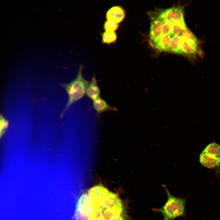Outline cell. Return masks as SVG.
Masks as SVG:
<instances>
[{
    "label": "cell",
    "mask_w": 220,
    "mask_h": 220,
    "mask_svg": "<svg viewBox=\"0 0 220 220\" xmlns=\"http://www.w3.org/2000/svg\"><path fill=\"white\" fill-rule=\"evenodd\" d=\"M161 16L172 26L184 20L182 8L180 6L172 7L164 9L160 13Z\"/></svg>",
    "instance_id": "cell-4"
},
{
    "label": "cell",
    "mask_w": 220,
    "mask_h": 220,
    "mask_svg": "<svg viewBox=\"0 0 220 220\" xmlns=\"http://www.w3.org/2000/svg\"><path fill=\"white\" fill-rule=\"evenodd\" d=\"M186 27L184 20L172 25L171 33L174 35H181Z\"/></svg>",
    "instance_id": "cell-15"
},
{
    "label": "cell",
    "mask_w": 220,
    "mask_h": 220,
    "mask_svg": "<svg viewBox=\"0 0 220 220\" xmlns=\"http://www.w3.org/2000/svg\"><path fill=\"white\" fill-rule=\"evenodd\" d=\"M102 37L103 43L110 45L115 43L117 36L115 32L105 31L102 33Z\"/></svg>",
    "instance_id": "cell-14"
},
{
    "label": "cell",
    "mask_w": 220,
    "mask_h": 220,
    "mask_svg": "<svg viewBox=\"0 0 220 220\" xmlns=\"http://www.w3.org/2000/svg\"><path fill=\"white\" fill-rule=\"evenodd\" d=\"M149 38L150 44L158 40L163 35V22L159 15L154 18H151Z\"/></svg>",
    "instance_id": "cell-5"
},
{
    "label": "cell",
    "mask_w": 220,
    "mask_h": 220,
    "mask_svg": "<svg viewBox=\"0 0 220 220\" xmlns=\"http://www.w3.org/2000/svg\"><path fill=\"white\" fill-rule=\"evenodd\" d=\"M93 106L99 114L109 111H117L116 108L109 106L104 100L100 97L93 101Z\"/></svg>",
    "instance_id": "cell-11"
},
{
    "label": "cell",
    "mask_w": 220,
    "mask_h": 220,
    "mask_svg": "<svg viewBox=\"0 0 220 220\" xmlns=\"http://www.w3.org/2000/svg\"><path fill=\"white\" fill-rule=\"evenodd\" d=\"M163 186L167 194V201L161 207L154 208L152 210L161 213L163 217V220H173L178 217L184 216L185 214V198L174 196L170 192L166 185H163Z\"/></svg>",
    "instance_id": "cell-2"
},
{
    "label": "cell",
    "mask_w": 220,
    "mask_h": 220,
    "mask_svg": "<svg viewBox=\"0 0 220 220\" xmlns=\"http://www.w3.org/2000/svg\"><path fill=\"white\" fill-rule=\"evenodd\" d=\"M172 26L164 19L163 21V35L169 34L171 33Z\"/></svg>",
    "instance_id": "cell-18"
},
{
    "label": "cell",
    "mask_w": 220,
    "mask_h": 220,
    "mask_svg": "<svg viewBox=\"0 0 220 220\" xmlns=\"http://www.w3.org/2000/svg\"><path fill=\"white\" fill-rule=\"evenodd\" d=\"M199 161L203 166L220 171V158L202 152L200 156Z\"/></svg>",
    "instance_id": "cell-7"
},
{
    "label": "cell",
    "mask_w": 220,
    "mask_h": 220,
    "mask_svg": "<svg viewBox=\"0 0 220 220\" xmlns=\"http://www.w3.org/2000/svg\"><path fill=\"white\" fill-rule=\"evenodd\" d=\"M202 152L220 159V145L215 142L209 144Z\"/></svg>",
    "instance_id": "cell-13"
},
{
    "label": "cell",
    "mask_w": 220,
    "mask_h": 220,
    "mask_svg": "<svg viewBox=\"0 0 220 220\" xmlns=\"http://www.w3.org/2000/svg\"><path fill=\"white\" fill-rule=\"evenodd\" d=\"M75 217L76 220H130L125 203L101 185L92 187L79 197Z\"/></svg>",
    "instance_id": "cell-1"
},
{
    "label": "cell",
    "mask_w": 220,
    "mask_h": 220,
    "mask_svg": "<svg viewBox=\"0 0 220 220\" xmlns=\"http://www.w3.org/2000/svg\"><path fill=\"white\" fill-rule=\"evenodd\" d=\"M181 40V35L174 36L171 39L169 52L175 54H182Z\"/></svg>",
    "instance_id": "cell-12"
},
{
    "label": "cell",
    "mask_w": 220,
    "mask_h": 220,
    "mask_svg": "<svg viewBox=\"0 0 220 220\" xmlns=\"http://www.w3.org/2000/svg\"><path fill=\"white\" fill-rule=\"evenodd\" d=\"M125 16L124 10L119 6H115L107 12L106 17L107 20L118 24L124 19Z\"/></svg>",
    "instance_id": "cell-6"
},
{
    "label": "cell",
    "mask_w": 220,
    "mask_h": 220,
    "mask_svg": "<svg viewBox=\"0 0 220 220\" xmlns=\"http://www.w3.org/2000/svg\"><path fill=\"white\" fill-rule=\"evenodd\" d=\"M118 27V24L107 20L105 22L104 24V29L107 31L115 32L117 30Z\"/></svg>",
    "instance_id": "cell-17"
},
{
    "label": "cell",
    "mask_w": 220,
    "mask_h": 220,
    "mask_svg": "<svg viewBox=\"0 0 220 220\" xmlns=\"http://www.w3.org/2000/svg\"><path fill=\"white\" fill-rule=\"evenodd\" d=\"M181 38V50L182 54H185L190 57H195L198 53V43L182 36Z\"/></svg>",
    "instance_id": "cell-8"
},
{
    "label": "cell",
    "mask_w": 220,
    "mask_h": 220,
    "mask_svg": "<svg viewBox=\"0 0 220 220\" xmlns=\"http://www.w3.org/2000/svg\"><path fill=\"white\" fill-rule=\"evenodd\" d=\"M181 36L187 39L198 43L197 39L196 36L187 27Z\"/></svg>",
    "instance_id": "cell-16"
},
{
    "label": "cell",
    "mask_w": 220,
    "mask_h": 220,
    "mask_svg": "<svg viewBox=\"0 0 220 220\" xmlns=\"http://www.w3.org/2000/svg\"><path fill=\"white\" fill-rule=\"evenodd\" d=\"M8 125V121L1 114L0 117V136L1 137L5 132Z\"/></svg>",
    "instance_id": "cell-19"
},
{
    "label": "cell",
    "mask_w": 220,
    "mask_h": 220,
    "mask_svg": "<svg viewBox=\"0 0 220 220\" xmlns=\"http://www.w3.org/2000/svg\"><path fill=\"white\" fill-rule=\"evenodd\" d=\"M100 90L97 83L96 76L94 75L87 89L86 94L93 101L100 97Z\"/></svg>",
    "instance_id": "cell-10"
},
{
    "label": "cell",
    "mask_w": 220,
    "mask_h": 220,
    "mask_svg": "<svg viewBox=\"0 0 220 220\" xmlns=\"http://www.w3.org/2000/svg\"><path fill=\"white\" fill-rule=\"evenodd\" d=\"M173 36L171 33L162 35L156 41L151 44L160 52H169L171 37Z\"/></svg>",
    "instance_id": "cell-9"
},
{
    "label": "cell",
    "mask_w": 220,
    "mask_h": 220,
    "mask_svg": "<svg viewBox=\"0 0 220 220\" xmlns=\"http://www.w3.org/2000/svg\"><path fill=\"white\" fill-rule=\"evenodd\" d=\"M82 67L80 66L75 78L70 82L61 83L66 90L68 96L67 103L62 112L63 115L73 103L82 98L86 94L89 85V82L83 77L82 74Z\"/></svg>",
    "instance_id": "cell-3"
}]
</instances>
